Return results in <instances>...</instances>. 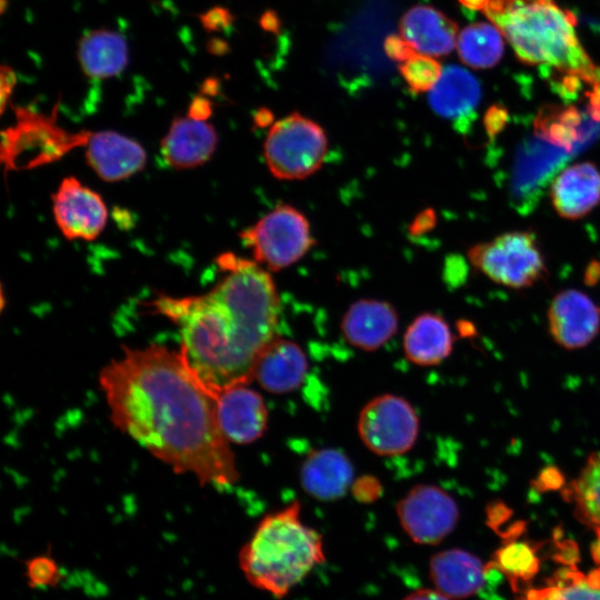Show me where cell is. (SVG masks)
Listing matches in <instances>:
<instances>
[{"label": "cell", "mask_w": 600, "mask_h": 600, "mask_svg": "<svg viewBox=\"0 0 600 600\" xmlns=\"http://www.w3.org/2000/svg\"><path fill=\"white\" fill-rule=\"evenodd\" d=\"M0 81H1V111L3 112L10 96L17 84L16 71L7 64H2L0 68Z\"/></svg>", "instance_id": "cell-34"}, {"label": "cell", "mask_w": 600, "mask_h": 600, "mask_svg": "<svg viewBox=\"0 0 600 600\" xmlns=\"http://www.w3.org/2000/svg\"><path fill=\"white\" fill-rule=\"evenodd\" d=\"M24 577L31 588H51L60 582L62 570L51 556L38 554L24 561Z\"/></svg>", "instance_id": "cell-30"}, {"label": "cell", "mask_w": 600, "mask_h": 600, "mask_svg": "<svg viewBox=\"0 0 600 600\" xmlns=\"http://www.w3.org/2000/svg\"><path fill=\"white\" fill-rule=\"evenodd\" d=\"M218 261L226 276L209 292L161 294L151 303L179 328L183 361L214 398L253 380L262 351L277 337L280 314L276 284L263 268L233 253Z\"/></svg>", "instance_id": "cell-2"}, {"label": "cell", "mask_w": 600, "mask_h": 600, "mask_svg": "<svg viewBox=\"0 0 600 600\" xmlns=\"http://www.w3.org/2000/svg\"><path fill=\"white\" fill-rule=\"evenodd\" d=\"M400 33L416 51L429 57L450 53L458 40L457 24L428 6L408 10L400 21Z\"/></svg>", "instance_id": "cell-21"}, {"label": "cell", "mask_w": 600, "mask_h": 600, "mask_svg": "<svg viewBox=\"0 0 600 600\" xmlns=\"http://www.w3.org/2000/svg\"><path fill=\"white\" fill-rule=\"evenodd\" d=\"M517 600H600V573L560 572L547 586L529 589Z\"/></svg>", "instance_id": "cell-27"}, {"label": "cell", "mask_w": 600, "mask_h": 600, "mask_svg": "<svg viewBox=\"0 0 600 600\" xmlns=\"http://www.w3.org/2000/svg\"><path fill=\"white\" fill-rule=\"evenodd\" d=\"M207 50L214 56H222L229 51V44L221 38H211L207 42Z\"/></svg>", "instance_id": "cell-39"}, {"label": "cell", "mask_w": 600, "mask_h": 600, "mask_svg": "<svg viewBox=\"0 0 600 600\" xmlns=\"http://www.w3.org/2000/svg\"><path fill=\"white\" fill-rule=\"evenodd\" d=\"M99 383L113 424L173 471L191 473L202 486L238 481L217 400L179 350L161 344L126 347L100 371Z\"/></svg>", "instance_id": "cell-1"}, {"label": "cell", "mask_w": 600, "mask_h": 600, "mask_svg": "<svg viewBox=\"0 0 600 600\" xmlns=\"http://www.w3.org/2000/svg\"><path fill=\"white\" fill-rule=\"evenodd\" d=\"M409 88L414 92L430 91L439 80L442 68L429 56L414 54L399 67Z\"/></svg>", "instance_id": "cell-29"}, {"label": "cell", "mask_w": 600, "mask_h": 600, "mask_svg": "<svg viewBox=\"0 0 600 600\" xmlns=\"http://www.w3.org/2000/svg\"><path fill=\"white\" fill-rule=\"evenodd\" d=\"M398 313L392 304L377 299L353 302L341 320V332L351 346L373 351L387 343L398 330Z\"/></svg>", "instance_id": "cell-16"}, {"label": "cell", "mask_w": 600, "mask_h": 600, "mask_svg": "<svg viewBox=\"0 0 600 600\" xmlns=\"http://www.w3.org/2000/svg\"><path fill=\"white\" fill-rule=\"evenodd\" d=\"M540 560L530 542L509 539L496 552L489 566L503 573L516 588L529 582L539 570Z\"/></svg>", "instance_id": "cell-28"}, {"label": "cell", "mask_w": 600, "mask_h": 600, "mask_svg": "<svg viewBox=\"0 0 600 600\" xmlns=\"http://www.w3.org/2000/svg\"><path fill=\"white\" fill-rule=\"evenodd\" d=\"M481 89L477 78L467 69L449 64L429 91L428 101L432 110L447 119L460 120L477 108Z\"/></svg>", "instance_id": "cell-23"}, {"label": "cell", "mask_w": 600, "mask_h": 600, "mask_svg": "<svg viewBox=\"0 0 600 600\" xmlns=\"http://www.w3.org/2000/svg\"><path fill=\"white\" fill-rule=\"evenodd\" d=\"M77 56L88 78L102 80L123 72L129 63V47L118 31L94 29L80 38Z\"/></svg>", "instance_id": "cell-22"}, {"label": "cell", "mask_w": 600, "mask_h": 600, "mask_svg": "<svg viewBox=\"0 0 600 600\" xmlns=\"http://www.w3.org/2000/svg\"><path fill=\"white\" fill-rule=\"evenodd\" d=\"M216 400L218 420L230 443L248 444L263 436L268 410L256 390L237 384L221 391Z\"/></svg>", "instance_id": "cell-13"}, {"label": "cell", "mask_w": 600, "mask_h": 600, "mask_svg": "<svg viewBox=\"0 0 600 600\" xmlns=\"http://www.w3.org/2000/svg\"><path fill=\"white\" fill-rule=\"evenodd\" d=\"M591 553L597 562H600V533L597 534V540L591 547Z\"/></svg>", "instance_id": "cell-43"}, {"label": "cell", "mask_w": 600, "mask_h": 600, "mask_svg": "<svg viewBox=\"0 0 600 600\" xmlns=\"http://www.w3.org/2000/svg\"><path fill=\"white\" fill-rule=\"evenodd\" d=\"M352 480V463L343 452L332 448L310 452L300 469L302 489L321 501L343 497Z\"/></svg>", "instance_id": "cell-19"}, {"label": "cell", "mask_w": 600, "mask_h": 600, "mask_svg": "<svg viewBox=\"0 0 600 600\" xmlns=\"http://www.w3.org/2000/svg\"><path fill=\"white\" fill-rule=\"evenodd\" d=\"M240 237L256 262L273 272L296 263L314 244L306 216L286 203L277 206Z\"/></svg>", "instance_id": "cell-7"}, {"label": "cell", "mask_w": 600, "mask_h": 600, "mask_svg": "<svg viewBox=\"0 0 600 600\" xmlns=\"http://www.w3.org/2000/svg\"><path fill=\"white\" fill-rule=\"evenodd\" d=\"M504 123V116H500L498 112L494 114H489L486 118V127L490 134L497 133Z\"/></svg>", "instance_id": "cell-40"}, {"label": "cell", "mask_w": 600, "mask_h": 600, "mask_svg": "<svg viewBox=\"0 0 600 600\" xmlns=\"http://www.w3.org/2000/svg\"><path fill=\"white\" fill-rule=\"evenodd\" d=\"M293 501L267 514L241 548L239 566L253 587L281 598L324 562L321 534L304 524Z\"/></svg>", "instance_id": "cell-4"}, {"label": "cell", "mask_w": 600, "mask_h": 600, "mask_svg": "<svg viewBox=\"0 0 600 600\" xmlns=\"http://www.w3.org/2000/svg\"><path fill=\"white\" fill-rule=\"evenodd\" d=\"M358 434L373 453L393 457L409 451L419 434V417L404 398L384 393L371 399L359 413Z\"/></svg>", "instance_id": "cell-9"}, {"label": "cell", "mask_w": 600, "mask_h": 600, "mask_svg": "<svg viewBox=\"0 0 600 600\" xmlns=\"http://www.w3.org/2000/svg\"><path fill=\"white\" fill-rule=\"evenodd\" d=\"M511 509L500 500L489 503L487 507L488 524L496 529L511 517Z\"/></svg>", "instance_id": "cell-35"}, {"label": "cell", "mask_w": 600, "mask_h": 600, "mask_svg": "<svg viewBox=\"0 0 600 600\" xmlns=\"http://www.w3.org/2000/svg\"><path fill=\"white\" fill-rule=\"evenodd\" d=\"M487 573L488 567L478 557L461 549L438 552L430 560V577L436 589L450 599L478 593Z\"/></svg>", "instance_id": "cell-20"}, {"label": "cell", "mask_w": 600, "mask_h": 600, "mask_svg": "<svg viewBox=\"0 0 600 600\" xmlns=\"http://www.w3.org/2000/svg\"><path fill=\"white\" fill-rule=\"evenodd\" d=\"M482 9L520 60L600 89V71L581 46L570 12L550 0H487Z\"/></svg>", "instance_id": "cell-3"}, {"label": "cell", "mask_w": 600, "mask_h": 600, "mask_svg": "<svg viewBox=\"0 0 600 600\" xmlns=\"http://www.w3.org/2000/svg\"><path fill=\"white\" fill-rule=\"evenodd\" d=\"M457 49L464 63L473 68H490L503 53V36L493 23L471 24L459 33Z\"/></svg>", "instance_id": "cell-26"}, {"label": "cell", "mask_w": 600, "mask_h": 600, "mask_svg": "<svg viewBox=\"0 0 600 600\" xmlns=\"http://www.w3.org/2000/svg\"><path fill=\"white\" fill-rule=\"evenodd\" d=\"M563 500L573 507L574 517L600 533V452H592L577 478L561 490Z\"/></svg>", "instance_id": "cell-25"}, {"label": "cell", "mask_w": 600, "mask_h": 600, "mask_svg": "<svg viewBox=\"0 0 600 600\" xmlns=\"http://www.w3.org/2000/svg\"><path fill=\"white\" fill-rule=\"evenodd\" d=\"M260 24L264 30L271 32H278L280 29V20L272 10H268L261 16Z\"/></svg>", "instance_id": "cell-38"}, {"label": "cell", "mask_w": 600, "mask_h": 600, "mask_svg": "<svg viewBox=\"0 0 600 600\" xmlns=\"http://www.w3.org/2000/svg\"><path fill=\"white\" fill-rule=\"evenodd\" d=\"M211 113L212 103L204 94L197 96L192 99L188 109V116L197 119L208 120Z\"/></svg>", "instance_id": "cell-36"}, {"label": "cell", "mask_w": 600, "mask_h": 600, "mask_svg": "<svg viewBox=\"0 0 600 600\" xmlns=\"http://www.w3.org/2000/svg\"><path fill=\"white\" fill-rule=\"evenodd\" d=\"M7 2H8V0H1V6H0L1 13H3L4 10L7 9Z\"/></svg>", "instance_id": "cell-45"}, {"label": "cell", "mask_w": 600, "mask_h": 600, "mask_svg": "<svg viewBox=\"0 0 600 600\" xmlns=\"http://www.w3.org/2000/svg\"><path fill=\"white\" fill-rule=\"evenodd\" d=\"M397 514L411 540L420 544H436L456 528L459 508L441 488L418 484L398 502Z\"/></svg>", "instance_id": "cell-10"}, {"label": "cell", "mask_w": 600, "mask_h": 600, "mask_svg": "<svg viewBox=\"0 0 600 600\" xmlns=\"http://www.w3.org/2000/svg\"><path fill=\"white\" fill-rule=\"evenodd\" d=\"M308 371L307 356L301 347L276 337L262 351L253 379L271 393H288L299 388Z\"/></svg>", "instance_id": "cell-17"}, {"label": "cell", "mask_w": 600, "mask_h": 600, "mask_svg": "<svg viewBox=\"0 0 600 600\" xmlns=\"http://www.w3.org/2000/svg\"><path fill=\"white\" fill-rule=\"evenodd\" d=\"M468 258L490 280L513 289L532 286L546 272L543 254L530 231H510L477 243Z\"/></svg>", "instance_id": "cell-8"}, {"label": "cell", "mask_w": 600, "mask_h": 600, "mask_svg": "<svg viewBox=\"0 0 600 600\" xmlns=\"http://www.w3.org/2000/svg\"><path fill=\"white\" fill-rule=\"evenodd\" d=\"M384 51L388 57L399 62L416 54V50L401 36H389L384 41Z\"/></svg>", "instance_id": "cell-33"}, {"label": "cell", "mask_w": 600, "mask_h": 600, "mask_svg": "<svg viewBox=\"0 0 600 600\" xmlns=\"http://www.w3.org/2000/svg\"><path fill=\"white\" fill-rule=\"evenodd\" d=\"M13 110L16 123L2 133V158L9 168L37 167L87 146L90 131L70 133L58 126V104L49 116L22 107Z\"/></svg>", "instance_id": "cell-5"}, {"label": "cell", "mask_w": 600, "mask_h": 600, "mask_svg": "<svg viewBox=\"0 0 600 600\" xmlns=\"http://www.w3.org/2000/svg\"><path fill=\"white\" fill-rule=\"evenodd\" d=\"M272 119V114L268 109H261L257 114L258 123L266 124Z\"/></svg>", "instance_id": "cell-42"}, {"label": "cell", "mask_w": 600, "mask_h": 600, "mask_svg": "<svg viewBox=\"0 0 600 600\" xmlns=\"http://www.w3.org/2000/svg\"><path fill=\"white\" fill-rule=\"evenodd\" d=\"M84 156L104 181L127 179L143 169L147 154L136 140L114 131H90Z\"/></svg>", "instance_id": "cell-14"}, {"label": "cell", "mask_w": 600, "mask_h": 600, "mask_svg": "<svg viewBox=\"0 0 600 600\" xmlns=\"http://www.w3.org/2000/svg\"><path fill=\"white\" fill-rule=\"evenodd\" d=\"M218 143L214 127L208 120L190 116L176 118L161 141L163 160L174 169H191L206 163Z\"/></svg>", "instance_id": "cell-15"}, {"label": "cell", "mask_w": 600, "mask_h": 600, "mask_svg": "<svg viewBox=\"0 0 600 600\" xmlns=\"http://www.w3.org/2000/svg\"><path fill=\"white\" fill-rule=\"evenodd\" d=\"M203 29L208 32H219L231 27L234 17L224 7L216 6L199 16Z\"/></svg>", "instance_id": "cell-31"}, {"label": "cell", "mask_w": 600, "mask_h": 600, "mask_svg": "<svg viewBox=\"0 0 600 600\" xmlns=\"http://www.w3.org/2000/svg\"><path fill=\"white\" fill-rule=\"evenodd\" d=\"M403 600H450V598L437 589H419L407 596Z\"/></svg>", "instance_id": "cell-37"}, {"label": "cell", "mask_w": 600, "mask_h": 600, "mask_svg": "<svg viewBox=\"0 0 600 600\" xmlns=\"http://www.w3.org/2000/svg\"><path fill=\"white\" fill-rule=\"evenodd\" d=\"M463 4L471 7V8H483L487 0H460Z\"/></svg>", "instance_id": "cell-44"}, {"label": "cell", "mask_w": 600, "mask_h": 600, "mask_svg": "<svg viewBox=\"0 0 600 600\" xmlns=\"http://www.w3.org/2000/svg\"><path fill=\"white\" fill-rule=\"evenodd\" d=\"M548 324L551 337L560 347L580 349L598 334L600 311L583 292L564 290L554 296L550 303Z\"/></svg>", "instance_id": "cell-12"}, {"label": "cell", "mask_w": 600, "mask_h": 600, "mask_svg": "<svg viewBox=\"0 0 600 600\" xmlns=\"http://www.w3.org/2000/svg\"><path fill=\"white\" fill-rule=\"evenodd\" d=\"M53 217L69 240H93L104 229L108 210L102 198L74 177L64 178L52 196Z\"/></svg>", "instance_id": "cell-11"}, {"label": "cell", "mask_w": 600, "mask_h": 600, "mask_svg": "<svg viewBox=\"0 0 600 600\" xmlns=\"http://www.w3.org/2000/svg\"><path fill=\"white\" fill-rule=\"evenodd\" d=\"M453 349V336L447 321L439 314H419L407 328L403 350L417 366H434L447 359Z\"/></svg>", "instance_id": "cell-24"}, {"label": "cell", "mask_w": 600, "mask_h": 600, "mask_svg": "<svg viewBox=\"0 0 600 600\" xmlns=\"http://www.w3.org/2000/svg\"><path fill=\"white\" fill-rule=\"evenodd\" d=\"M219 89V81L214 78H208L201 86L202 94H216Z\"/></svg>", "instance_id": "cell-41"}, {"label": "cell", "mask_w": 600, "mask_h": 600, "mask_svg": "<svg viewBox=\"0 0 600 600\" xmlns=\"http://www.w3.org/2000/svg\"><path fill=\"white\" fill-rule=\"evenodd\" d=\"M328 150L324 130L313 120L293 112L274 122L263 143L271 174L281 180L304 179L320 169Z\"/></svg>", "instance_id": "cell-6"}, {"label": "cell", "mask_w": 600, "mask_h": 600, "mask_svg": "<svg viewBox=\"0 0 600 600\" xmlns=\"http://www.w3.org/2000/svg\"><path fill=\"white\" fill-rule=\"evenodd\" d=\"M566 484L563 472L556 466L544 467L532 481L539 492L561 491Z\"/></svg>", "instance_id": "cell-32"}, {"label": "cell", "mask_w": 600, "mask_h": 600, "mask_svg": "<svg viewBox=\"0 0 600 600\" xmlns=\"http://www.w3.org/2000/svg\"><path fill=\"white\" fill-rule=\"evenodd\" d=\"M550 197L560 217H584L600 203V170L587 161L564 169L552 182Z\"/></svg>", "instance_id": "cell-18"}]
</instances>
